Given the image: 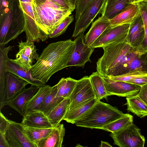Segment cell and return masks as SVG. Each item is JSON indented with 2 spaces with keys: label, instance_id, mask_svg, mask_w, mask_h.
Wrapping results in <instances>:
<instances>
[{
  "label": "cell",
  "instance_id": "cell-4",
  "mask_svg": "<svg viewBox=\"0 0 147 147\" xmlns=\"http://www.w3.org/2000/svg\"><path fill=\"white\" fill-rule=\"evenodd\" d=\"M125 115L117 107L98 100L87 113L77 120L74 124L77 126L98 129Z\"/></svg>",
  "mask_w": 147,
  "mask_h": 147
},
{
  "label": "cell",
  "instance_id": "cell-36",
  "mask_svg": "<svg viewBox=\"0 0 147 147\" xmlns=\"http://www.w3.org/2000/svg\"><path fill=\"white\" fill-rule=\"evenodd\" d=\"M147 74L144 72L137 71L123 75L111 77L109 78L115 80L127 82L129 80Z\"/></svg>",
  "mask_w": 147,
  "mask_h": 147
},
{
  "label": "cell",
  "instance_id": "cell-27",
  "mask_svg": "<svg viewBox=\"0 0 147 147\" xmlns=\"http://www.w3.org/2000/svg\"><path fill=\"white\" fill-rule=\"evenodd\" d=\"M125 104L127 106V110L136 114L140 118L147 116V104L137 95L126 97Z\"/></svg>",
  "mask_w": 147,
  "mask_h": 147
},
{
  "label": "cell",
  "instance_id": "cell-37",
  "mask_svg": "<svg viewBox=\"0 0 147 147\" xmlns=\"http://www.w3.org/2000/svg\"><path fill=\"white\" fill-rule=\"evenodd\" d=\"M92 0H76L75 19L76 21L89 5Z\"/></svg>",
  "mask_w": 147,
  "mask_h": 147
},
{
  "label": "cell",
  "instance_id": "cell-5",
  "mask_svg": "<svg viewBox=\"0 0 147 147\" xmlns=\"http://www.w3.org/2000/svg\"><path fill=\"white\" fill-rule=\"evenodd\" d=\"M18 0L6 14L0 17V47H3L16 39L24 31L25 21Z\"/></svg>",
  "mask_w": 147,
  "mask_h": 147
},
{
  "label": "cell",
  "instance_id": "cell-1",
  "mask_svg": "<svg viewBox=\"0 0 147 147\" xmlns=\"http://www.w3.org/2000/svg\"><path fill=\"white\" fill-rule=\"evenodd\" d=\"M103 55L96 62L97 71L109 78L139 71L147 74L145 54L126 42L112 43L102 47Z\"/></svg>",
  "mask_w": 147,
  "mask_h": 147
},
{
  "label": "cell",
  "instance_id": "cell-21",
  "mask_svg": "<svg viewBox=\"0 0 147 147\" xmlns=\"http://www.w3.org/2000/svg\"><path fill=\"white\" fill-rule=\"evenodd\" d=\"M65 134L64 125L60 124L48 136L40 141L37 147H61Z\"/></svg>",
  "mask_w": 147,
  "mask_h": 147
},
{
  "label": "cell",
  "instance_id": "cell-9",
  "mask_svg": "<svg viewBox=\"0 0 147 147\" xmlns=\"http://www.w3.org/2000/svg\"><path fill=\"white\" fill-rule=\"evenodd\" d=\"M18 46L19 51L16 55V59L11 60L22 68L31 69L39 57L34 42L27 40L25 42L21 40Z\"/></svg>",
  "mask_w": 147,
  "mask_h": 147
},
{
  "label": "cell",
  "instance_id": "cell-46",
  "mask_svg": "<svg viewBox=\"0 0 147 147\" xmlns=\"http://www.w3.org/2000/svg\"><path fill=\"white\" fill-rule=\"evenodd\" d=\"M34 1L37 3H42L45 2L46 0H34Z\"/></svg>",
  "mask_w": 147,
  "mask_h": 147
},
{
  "label": "cell",
  "instance_id": "cell-48",
  "mask_svg": "<svg viewBox=\"0 0 147 147\" xmlns=\"http://www.w3.org/2000/svg\"><path fill=\"white\" fill-rule=\"evenodd\" d=\"M141 1H143V2H147V0H142Z\"/></svg>",
  "mask_w": 147,
  "mask_h": 147
},
{
  "label": "cell",
  "instance_id": "cell-10",
  "mask_svg": "<svg viewBox=\"0 0 147 147\" xmlns=\"http://www.w3.org/2000/svg\"><path fill=\"white\" fill-rule=\"evenodd\" d=\"M84 36V33L74 40L75 47L67 64L68 67L75 66L83 68L87 62H91L90 58L94 48L85 43Z\"/></svg>",
  "mask_w": 147,
  "mask_h": 147
},
{
  "label": "cell",
  "instance_id": "cell-34",
  "mask_svg": "<svg viewBox=\"0 0 147 147\" xmlns=\"http://www.w3.org/2000/svg\"><path fill=\"white\" fill-rule=\"evenodd\" d=\"M73 15H70L56 28L53 32L49 35L50 38H56L64 34L69 25L73 21Z\"/></svg>",
  "mask_w": 147,
  "mask_h": 147
},
{
  "label": "cell",
  "instance_id": "cell-29",
  "mask_svg": "<svg viewBox=\"0 0 147 147\" xmlns=\"http://www.w3.org/2000/svg\"><path fill=\"white\" fill-rule=\"evenodd\" d=\"M52 87L51 91L46 97L39 109L46 115L65 99L63 97H56L57 86L56 84Z\"/></svg>",
  "mask_w": 147,
  "mask_h": 147
},
{
  "label": "cell",
  "instance_id": "cell-14",
  "mask_svg": "<svg viewBox=\"0 0 147 147\" xmlns=\"http://www.w3.org/2000/svg\"><path fill=\"white\" fill-rule=\"evenodd\" d=\"M12 46H9L3 48L0 47V110L6 104L8 74L7 61L9 59V52Z\"/></svg>",
  "mask_w": 147,
  "mask_h": 147
},
{
  "label": "cell",
  "instance_id": "cell-45",
  "mask_svg": "<svg viewBox=\"0 0 147 147\" xmlns=\"http://www.w3.org/2000/svg\"><path fill=\"white\" fill-rule=\"evenodd\" d=\"M141 1L142 0H129V3L137 4Z\"/></svg>",
  "mask_w": 147,
  "mask_h": 147
},
{
  "label": "cell",
  "instance_id": "cell-6",
  "mask_svg": "<svg viewBox=\"0 0 147 147\" xmlns=\"http://www.w3.org/2000/svg\"><path fill=\"white\" fill-rule=\"evenodd\" d=\"M114 144L120 147H144L145 139L140 129L133 123L110 134Z\"/></svg>",
  "mask_w": 147,
  "mask_h": 147
},
{
  "label": "cell",
  "instance_id": "cell-33",
  "mask_svg": "<svg viewBox=\"0 0 147 147\" xmlns=\"http://www.w3.org/2000/svg\"><path fill=\"white\" fill-rule=\"evenodd\" d=\"M140 14L143 22L145 31L144 39L138 50L141 54H145L147 51V2L141 1L138 3Z\"/></svg>",
  "mask_w": 147,
  "mask_h": 147
},
{
  "label": "cell",
  "instance_id": "cell-31",
  "mask_svg": "<svg viewBox=\"0 0 147 147\" xmlns=\"http://www.w3.org/2000/svg\"><path fill=\"white\" fill-rule=\"evenodd\" d=\"M89 77L96 98L100 100L106 97L107 92L102 76L96 71Z\"/></svg>",
  "mask_w": 147,
  "mask_h": 147
},
{
  "label": "cell",
  "instance_id": "cell-24",
  "mask_svg": "<svg viewBox=\"0 0 147 147\" xmlns=\"http://www.w3.org/2000/svg\"><path fill=\"white\" fill-rule=\"evenodd\" d=\"M129 0H106L101 14L111 20L119 14L129 3Z\"/></svg>",
  "mask_w": 147,
  "mask_h": 147
},
{
  "label": "cell",
  "instance_id": "cell-17",
  "mask_svg": "<svg viewBox=\"0 0 147 147\" xmlns=\"http://www.w3.org/2000/svg\"><path fill=\"white\" fill-rule=\"evenodd\" d=\"M111 28L109 20L101 16L92 23L88 31L84 35L85 43L90 46Z\"/></svg>",
  "mask_w": 147,
  "mask_h": 147
},
{
  "label": "cell",
  "instance_id": "cell-18",
  "mask_svg": "<svg viewBox=\"0 0 147 147\" xmlns=\"http://www.w3.org/2000/svg\"><path fill=\"white\" fill-rule=\"evenodd\" d=\"M138 5L129 4L118 15L109 20L111 28L125 24H130L140 14Z\"/></svg>",
  "mask_w": 147,
  "mask_h": 147
},
{
  "label": "cell",
  "instance_id": "cell-35",
  "mask_svg": "<svg viewBox=\"0 0 147 147\" xmlns=\"http://www.w3.org/2000/svg\"><path fill=\"white\" fill-rule=\"evenodd\" d=\"M20 7L28 16L35 20L32 5V0H18Z\"/></svg>",
  "mask_w": 147,
  "mask_h": 147
},
{
  "label": "cell",
  "instance_id": "cell-44",
  "mask_svg": "<svg viewBox=\"0 0 147 147\" xmlns=\"http://www.w3.org/2000/svg\"><path fill=\"white\" fill-rule=\"evenodd\" d=\"M99 146L101 147H112V146L108 142L103 141H101V143Z\"/></svg>",
  "mask_w": 147,
  "mask_h": 147
},
{
  "label": "cell",
  "instance_id": "cell-15",
  "mask_svg": "<svg viewBox=\"0 0 147 147\" xmlns=\"http://www.w3.org/2000/svg\"><path fill=\"white\" fill-rule=\"evenodd\" d=\"M145 35L144 24L140 13L130 24L126 42L138 50L144 39Z\"/></svg>",
  "mask_w": 147,
  "mask_h": 147
},
{
  "label": "cell",
  "instance_id": "cell-38",
  "mask_svg": "<svg viewBox=\"0 0 147 147\" xmlns=\"http://www.w3.org/2000/svg\"><path fill=\"white\" fill-rule=\"evenodd\" d=\"M51 0L72 12L76 8V0Z\"/></svg>",
  "mask_w": 147,
  "mask_h": 147
},
{
  "label": "cell",
  "instance_id": "cell-19",
  "mask_svg": "<svg viewBox=\"0 0 147 147\" xmlns=\"http://www.w3.org/2000/svg\"><path fill=\"white\" fill-rule=\"evenodd\" d=\"M39 87L31 85L30 87L25 88L8 102L7 105L13 108L24 117L23 109L25 104L36 92Z\"/></svg>",
  "mask_w": 147,
  "mask_h": 147
},
{
  "label": "cell",
  "instance_id": "cell-41",
  "mask_svg": "<svg viewBox=\"0 0 147 147\" xmlns=\"http://www.w3.org/2000/svg\"><path fill=\"white\" fill-rule=\"evenodd\" d=\"M127 82L135 84L141 87L147 84V74L135 78Z\"/></svg>",
  "mask_w": 147,
  "mask_h": 147
},
{
  "label": "cell",
  "instance_id": "cell-20",
  "mask_svg": "<svg viewBox=\"0 0 147 147\" xmlns=\"http://www.w3.org/2000/svg\"><path fill=\"white\" fill-rule=\"evenodd\" d=\"M7 71L21 79L27 82L31 85L39 87L46 85L40 80L33 78L31 75V70L24 68L12 61L9 59L7 61Z\"/></svg>",
  "mask_w": 147,
  "mask_h": 147
},
{
  "label": "cell",
  "instance_id": "cell-2",
  "mask_svg": "<svg viewBox=\"0 0 147 147\" xmlns=\"http://www.w3.org/2000/svg\"><path fill=\"white\" fill-rule=\"evenodd\" d=\"M74 47L75 42L71 39L49 44L31 68L32 77L47 83L55 73L68 67Z\"/></svg>",
  "mask_w": 147,
  "mask_h": 147
},
{
  "label": "cell",
  "instance_id": "cell-28",
  "mask_svg": "<svg viewBox=\"0 0 147 147\" xmlns=\"http://www.w3.org/2000/svg\"><path fill=\"white\" fill-rule=\"evenodd\" d=\"M21 125L28 138L36 147L38 143L48 136L55 127L42 128L26 127L22 124Z\"/></svg>",
  "mask_w": 147,
  "mask_h": 147
},
{
  "label": "cell",
  "instance_id": "cell-16",
  "mask_svg": "<svg viewBox=\"0 0 147 147\" xmlns=\"http://www.w3.org/2000/svg\"><path fill=\"white\" fill-rule=\"evenodd\" d=\"M23 126L34 128H47L55 127L47 116L39 110L29 111L23 117L21 123Z\"/></svg>",
  "mask_w": 147,
  "mask_h": 147
},
{
  "label": "cell",
  "instance_id": "cell-11",
  "mask_svg": "<svg viewBox=\"0 0 147 147\" xmlns=\"http://www.w3.org/2000/svg\"><path fill=\"white\" fill-rule=\"evenodd\" d=\"M106 88L107 96L117 95L130 97L137 95L141 86L129 82L115 80L102 76Z\"/></svg>",
  "mask_w": 147,
  "mask_h": 147
},
{
  "label": "cell",
  "instance_id": "cell-42",
  "mask_svg": "<svg viewBox=\"0 0 147 147\" xmlns=\"http://www.w3.org/2000/svg\"><path fill=\"white\" fill-rule=\"evenodd\" d=\"M137 95L147 104V84L141 87L140 90Z\"/></svg>",
  "mask_w": 147,
  "mask_h": 147
},
{
  "label": "cell",
  "instance_id": "cell-30",
  "mask_svg": "<svg viewBox=\"0 0 147 147\" xmlns=\"http://www.w3.org/2000/svg\"><path fill=\"white\" fill-rule=\"evenodd\" d=\"M78 80L70 77L61 78L56 85L57 92L56 97L69 98L73 92Z\"/></svg>",
  "mask_w": 147,
  "mask_h": 147
},
{
  "label": "cell",
  "instance_id": "cell-12",
  "mask_svg": "<svg viewBox=\"0 0 147 147\" xmlns=\"http://www.w3.org/2000/svg\"><path fill=\"white\" fill-rule=\"evenodd\" d=\"M130 24L120 25L111 28L100 36L90 47H102L115 43L126 42Z\"/></svg>",
  "mask_w": 147,
  "mask_h": 147
},
{
  "label": "cell",
  "instance_id": "cell-40",
  "mask_svg": "<svg viewBox=\"0 0 147 147\" xmlns=\"http://www.w3.org/2000/svg\"><path fill=\"white\" fill-rule=\"evenodd\" d=\"M9 120L1 112H0V132L5 134L9 124Z\"/></svg>",
  "mask_w": 147,
  "mask_h": 147
},
{
  "label": "cell",
  "instance_id": "cell-32",
  "mask_svg": "<svg viewBox=\"0 0 147 147\" xmlns=\"http://www.w3.org/2000/svg\"><path fill=\"white\" fill-rule=\"evenodd\" d=\"M133 122V117L129 114H125L123 117L99 128L106 131L114 132L130 125Z\"/></svg>",
  "mask_w": 147,
  "mask_h": 147
},
{
  "label": "cell",
  "instance_id": "cell-26",
  "mask_svg": "<svg viewBox=\"0 0 147 147\" xmlns=\"http://www.w3.org/2000/svg\"><path fill=\"white\" fill-rule=\"evenodd\" d=\"M69 102V98H65L59 104L47 115L54 127L60 124L67 112Z\"/></svg>",
  "mask_w": 147,
  "mask_h": 147
},
{
  "label": "cell",
  "instance_id": "cell-25",
  "mask_svg": "<svg viewBox=\"0 0 147 147\" xmlns=\"http://www.w3.org/2000/svg\"><path fill=\"white\" fill-rule=\"evenodd\" d=\"M98 100L96 98H94L67 112L63 120L68 123L74 124L77 120L87 113Z\"/></svg>",
  "mask_w": 147,
  "mask_h": 147
},
{
  "label": "cell",
  "instance_id": "cell-8",
  "mask_svg": "<svg viewBox=\"0 0 147 147\" xmlns=\"http://www.w3.org/2000/svg\"><path fill=\"white\" fill-rule=\"evenodd\" d=\"M106 0H92L80 18L76 21L72 37L84 33L97 15L101 13Z\"/></svg>",
  "mask_w": 147,
  "mask_h": 147
},
{
  "label": "cell",
  "instance_id": "cell-43",
  "mask_svg": "<svg viewBox=\"0 0 147 147\" xmlns=\"http://www.w3.org/2000/svg\"><path fill=\"white\" fill-rule=\"evenodd\" d=\"M0 147H11L6 138L5 134L0 132Z\"/></svg>",
  "mask_w": 147,
  "mask_h": 147
},
{
  "label": "cell",
  "instance_id": "cell-23",
  "mask_svg": "<svg viewBox=\"0 0 147 147\" xmlns=\"http://www.w3.org/2000/svg\"><path fill=\"white\" fill-rule=\"evenodd\" d=\"M29 84L15 75L8 72V74L6 104L23 90Z\"/></svg>",
  "mask_w": 147,
  "mask_h": 147
},
{
  "label": "cell",
  "instance_id": "cell-47",
  "mask_svg": "<svg viewBox=\"0 0 147 147\" xmlns=\"http://www.w3.org/2000/svg\"><path fill=\"white\" fill-rule=\"evenodd\" d=\"M145 61L146 63H147V51L145 53Z\"/></svg>",
  "mask_w": 147,
  "mask_h": 147
},
{
  "label": "cell",
  "instance_id": "cell-13",
  "mask_svg": "<svg viewBox=\"0 0 147 147\" xmlns=\"http://www.w3.org/2000/svg\"><path fill=\"white\" fill-rule=\"evenodd\" d=\"M6 138L11 147H36L29 139L21 123L9 120Z\"/></svg>",
  "mask_w": 147,
  "mask_h": 147
},
{
  "label": "cell",
  "instance_id": "cell-39",
  "mask_svg": "<svg viewBox=\"0 0 147 147\" xmlns=\"http://www.w3.org/2000/svg\"><path fill=\"white\" fill-rule=\"evenodd\" d=\"M14 0H0V16L7 13L13 6Z\"/></svg>",
  "mask_w": 147,
  "mask_h": 147
},
{
  "label": "cell",
  "instance_id": "cell-22",
  "mask_svg": "<svg viewBox=\"0 0 147 147\" xmlns=\"http://www.w3.org/2000/svg\"><path fill=\"white\" fill-rule=\"evenodd\" d=\"M53 88L49 85L40 87L36 92L25 104L23 109L24 115L29 111L34 109L39 110L46 97Z\"/></svg>",
  "mask_w": 147,
  "mask_h": 147
},
{
  "label": "cell",
  "instance_id": "cell-3",
  "mask_svg": "<svg viewBox=\"0 0 147 147\" xmlns=\"http://www.w3.org/2000/svg\"><path fill=\"white\" fill-rule=\"evenodd\" d=\"M32 5L35 22L40 32L42 42L47 40L49 35L71 14V11L51 0L42 3L32 0Z\"/></svg>",
  "mask_w": 147,
  "mask_h": 147
},
{
  "label": "cell",
  "instance_id": "cell-7",
  "mask_svg": "<svg viewBox=\"0 0 147 147\" xmlns=\"http://www.w3.org/2000/svg\"><path fill=\"white\" fill-rule=\"evenodd\" d=\"M69 98L67 112L96 98L89 76H85L77 80Z\"/></svg>",
  "mask_w": 147,
  "mask_h": 147
}]
</instances>
